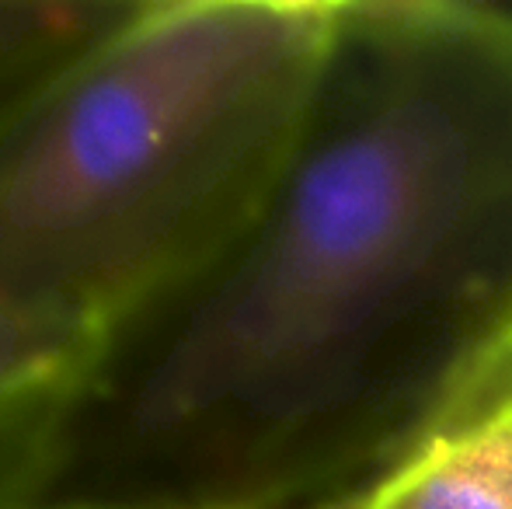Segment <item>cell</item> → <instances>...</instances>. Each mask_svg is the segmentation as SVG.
<instances>
[{
	"label": "cell",
	"mask_w": 512,
	"mask_h": 509,
	"mask_svg": "<svg viewBox=\"0 0 512 509\" xmlns=\"http://www.w3.org/2000/svg\"><path fill=\"white\" fill-rule=\"evenodd\" d=\"M512 363V14L335 0L234 248L88 398L147 509H356Z\"/></svg>",
	"instance_id": "6da1fadb"
},
{
	"label": "cell",
	"mask_w": 512,
	"mask_h": 509,
	"mask_svg": "<svg viewBox=\"0 0 512 509\" xmlns=\"http://www.w3.org/2000/svg\"><path fill=\"white\" fill-rule=\"evenodd\" d=\"M335 0L108 4L0 95V307L115 346L258 217L328 56Z\"/></svg>",
	"instance_id": "7a4b0ae2"
},
{
	"label": "cell",
	"mask_w": 512,
	"mask_h": 509,
	"mask_svg": "<svg viewBox=\"0 0 512 509\" xmlns=\"http://www.w3.org/2000/svg\"><path fill=\"white\" fill-rule=\"evenodd\" d=\"M356 509H512V363Z\"/></svg>",
	"instance_id": "3957f363"
},
{
	"label": "cell",
	"mask_w": 512,
	"mask_h": 509,
	"mask_svg": "<svg viewBox=\"0 0 512 509\" xmlns=\"http://www.w3.org/2000/svg\"><path fill=\"white\" fill-rule=\"evenodd\" d=\"M115 349L98 328L0 307V415L53 398H88Z\"/></svg>",
	"instance_id": "277c9868"
},
{
	"label": "cell",
	"mask_w": 512,
	"mask_h": 509,
	"mask_svg": "<svg viewBox=\"0 0 512 509\" xmlns=\"http://www.w3.org/2000/svg\"><path fill=\"white\" fill-rule=\"evenodd\" d=\"M88 398H53L0 415V509L42 506L70 461Z\"/></svg>",
	"instance_id": "5b68a950"
},
{
	"label": "cell",
	"mask_w": 512,
	"mask_h": 509,
	"mask_svg": "<svg viewBox=\"0 0 512 509\" xmlns=\"http://www.w3.org/2000/svg\"><path fill=\"white\" fill-rule=\"evenodd\" d=\"M108 4L0 0V95L84 35Z\"/></svg>",
	"instance_id": "8992f818"
},
{
	"label": "cell",
	"mask_w": 512,
	"mask_h": 509,
	"mask_svg": "<svg viewBox=\"0 0 512 509\" xmlns=\"http://www.w3.org/2000/svg\"><path fill=\"white\" fill-rule=\"evenodd\" d=\"M32 509H147V506H119V503H42Z\"/></svg>",
	"instance_id": "52a82bcc"
}]
</instances>
